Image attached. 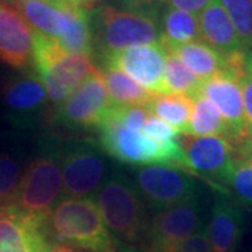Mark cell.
<instances>
[{"label": "cell", "instance_id": "cell-15", "mask_svg": "<svg viewBox=\"0 0 252 252\" xmlns=\"http://www.w3.org/2000/svg\"><path fill=\"white\" fill-rule=\"evenodd\" d=\"M46 221L11 206L0 207V252H41L48 241Z\"/></svg>", "mask_w": 252, "mask_h": 252}, {"label": "cell", "instance_id": "cell-40", "mask_svg": "<svg viewBox=\"0 0 252 252\" xmlns=\"http://www.w3.org/2000/svg\"><path fill=\"white\" fill-rule=\"evenodd\" d=\"M59 1H63V0H51V3H59Z\"/></svg>", "mask_w": 252, "mask_h": 252}, {"label": "cell", "instance_id": "cell-34", "mask_svg": "<svg viewBox=\"0 0 252 252\" xmlns=\"http://www.w3.org/2000/svg\"><path fill=\"white\" fill-rule=\"evenodd\" d=\"M212 1L213 0H168L167 6H171L174 9L188 11L190 14L198 16L199 13L205 9L207 4H210Z\"/></svg>", "mask_w": 252, "mask_h": 252}, {"label": "cell", "instance_id": "cell-11", "mask_svg": "<svg viewBox=\"0 0 252 252\" xmlns=\"http://www.w3.org/2000/svg\"><path fill=\"white\" fill-rule=\"evenodd\" d=\"M97 129L99 130V146L118 161L132 165L164 164L160 144L143 133L129 130L107 119L101 121Z\"/></svg>", "mask_w": 252, "mask_h": 252}, {"label": "cell", "instance_id": "cell-3", "mask_svg": "<svg viewBox=\"0 0 252 252\" xmlns=\"http://www.w3.org/2000/svg\"><path fill=\"white\" fill-rule=\"evenodd\" d=\"M144 200L122 174H114L98 189V205L109 230L126 243H136L146 235L149 219Z\"/></svg>", "mask_w": 252, "mask_h": 252}, {"label": "cell", "instance_id": "cell-24", "mask_svg": "<svg viewBox=\"0 0 252 252\" xmlns=\"http://www.w3.org/2000/svg\"><path fill=\"white\" fill-rule=\"evenodd\" d=\"M56 41L67 54L91 56L94 46V32H93V17L90 11L76 9L72 6L69 28Z\"/></svg>", "mask_w": 252, "mask_h": 252}, {"label": "cell", "instance_id": "cell-37", "mask_svg": "<svg viewBox=\"0 0 252 252\" xmlns=\"http://www.w3.org/2000/svg\"><path fill=\"white\" fill-rule=\"evenodd\" d=\"M41 252H76L70 247L62 243H48Z\"/></svg>", "mask_w": 252, "mask_h": 252}, {"label": "cell", "instance_id": "cell-25", "mask_svg": "<svg viewBox=\"0 0 252 252\" xmlns=\"http://www.w3.org/2000/svg\"><path fill=\"white\" fill-rule=\"evenodd\" d=\"M192 115L187 135L223 136L227 139V125L217 108L200 93L192 97Z\"/></svg>", "mask_w": 252, "mask_h": 252}, {"label": "cell", "instance_id": "cell-22", "mask_svg": "<svg viewBox=\"0 0 252 252\" xmlns=\"http://www.w3.org/2000/svg\"><path fill=\"white\" fill-rule=\"evenodd\" d=\"M144 108L152 114V117L158 118L174 127L180 135L188 133L192 115V99L187 95H153Z\"/></svg>", "mask_w": 252, "mask_h": 252}, {"label": "cell", "instance_id": "cell-19", "mask_svg": "<svg viewBox=\"0 0 252 252\" xmlns=\"http://www.w3.org/2000/svg\"><path fill=\"white\" fill-rule=\"evenodd\" d=\"M14 6L31 28L55 39L62 36L70 24L72 6L64 0L59 3L14 0Z\"/></svg>", "mask_w": 252, "mask_h": 252}, {"label": "cell", "instance_id": "cell-21", "mask_svg": "<svg viewBox=\"0 0 252 252\" xmlns=\"http://www.w3.org/2000/svg\"><path fill=\"white\" fill-rule=\"evenodd\" d=\"M200 39L198 16L167 6L161 16L160 42L168 51Z\"/></svg>", "mask_w": 252, "mask_h": 252}, {"label": "cell", "instance_id": "cell-30", "mask_svg": "<svg viewBox=\"0 0 252 252\" xmlns=\"http://www.w3.org/2000/svg\"><path fill=\"white\" fill-rule=\"evenodd\" d=\"M143 132L147 137L153 139L156 142L172 140V139H177L180 135L174 127H171L168 124H165L164 121L156 117H149L143 127Z\"/></svg>", "mask_w": 252, "mask_h": 252}, {"label": "cell", "instance_id": "cell-23", "mask_svg": "<svg viewBox=\"0 0 252 252\" xmlns=\"http://www.w3.org/2000/svg\"><path fill=\"white\" fill-rule=\"evenodd\" d=\"M101 77L105 84L108 97L114 105L144 107L154 94L132 80L125 73L112 69H101Z\"/></svg>", "mask_w": 252, "mask_h": 252}, {"label": "cell", "instance_id": "cell-10", "mask_svg": "<svg viewBox=\"0 0 252 252\" xmlns=\"http://www.w3.org/2000/svg\"><path fill=\"white\" fill-rule=\"evenodd\" d=\"M111 105L112 102L99 69H97L56 107L54 118L56 122L67 127H98Z\"/></svg>", "mask_w": 252, "mask_h": 252}, {"label": "cell", "instance_id": "cell-1", "mask_svg": "<svg viewBox=\"0 0 252 252\" xmlns=\"http://www.w3.org/2000/svg\"><path fill=\"white\" fill-rule=\"evenodd\" d=\"M46 224L58 241L90 252H117L97 202L64 198L51 210Z\"/></svg>", "mask_w": 252, "mask_h": 252}, {"label": "cell", "instance_id": "cell-12", "mask_svg": "<svg viewBox=\"0 0 252 252\" xmlns=\"http://www.w3.org/2000/svg\"><path fill=\"white\" fill-rule=\"evenodd\" d=\"M63 192L67 198H86L98 188L105 175V162L95 149L86 144L64 149L59 158Z\"/></svg>", "mask_w": 252, "mask_h": 252}, {"label": "cell", "instance_id": "cell-13", "mask_svg": "<svg viewBox=\"0 0 252 252\" xmlns=\"http://www.w3.org/2000/svg\"><path fill=\"white\" fill-rule=\"evenodd\" d=\"M199 91L216 107L224 119L227 125V140L234 146H240L247 137V133L243 94L238 81L224 73H220L202 81Z\"/></svg>", "mask_w": 252, "mask_h": 252}, {"label": "cell", "instance_id": "cell-2", "mask_svg": "<svg viewBox=\"0 0 252 252\" xmlns=\"http://www.w3.org/2000/svg\"><path fill=\"white\" fill-rule=\"evenodd\" d=\"M32 64L45 86L48 99L61 105L97 69L91 56L67 54L58 41L32 28Z\"/></svg>", "mask_w": 252, "mask_h": 252}, {"label": "cell", "instance_id": "cell-6", "mask_svg": "<svg viewBox=\"0 0 252 252\" xmlns=\"http://www.w3.org/2000/svg\"><path fill=\"white\" fill-rule=\"evenodd\" d=\"M135 185L144 202L153 209H167L198 198V182L175 165L153 164L135 172Z\"/></svg>", "mask_w": 252, "mask_h": 252}, {"label": "cell", "instance_id": "cell-17", "mask_svg": "<svg viewBox=\"0 0 252 252\" xmlns=\"http://www.w3.org/2000/svg\"><path fill=\"white\" fill-rule=\"evenodd\" d=\"M243 233V213L225 198L215 202L207 223L206 237L213 252H234Z\"/></svg>", "mask_w": 252, "mask_h": 252}, {"label": "cell", "instance_id": "cell-28", "mask_svg": "<svg viewBox=\"0 0 252 252\" xmlns=\"http://www.w3.org/2000/svg\"><path fill=\"white\" fill-rule=\"evenodd\" d=\"M224 185L233 190V195L241 205L252 207V164L235 158Z\"/></svg>", "mask_w": 252, "mask_h": 252}, {"label": "cell", "instance_id": "cell-31", "mask_svg": "<svg viewBox=\"0 0 252 252\" xmlns=\"http://www.w3.org/2000/svg\"><path fill=\"white\" fill-rule=\"evenodd\" d=\"M238 84L243 94L245 133H247V137H252V77L245 74L243 79L238 81Z\"/></svg>", "mask_w": 252, "mask_h": 252}, {"label": "cell", "instance_id": "cell-5", "mask_svg": "<svg viewBox=\"0 0 252 252\" xmlns=\"http://www.w3.org/2000/svg\"><path fill=\"white\" fill-rule=\"evenodd\" d=\"M61 165L54 157H39L23 172L9 205L27 216L46 221L62 193Z\"/></svg>", "mask_w": 252, "mask_h": 252}, {"label": "cell", "instance_id": "cell-29", "mask_svg": "<svg viewBox=\"0 0 252 252\" xmlns=\"http://www.w3.org/2000/svg\"><path fill=\"white\" fill-rule=\"evenodd\" d=\"M21 167L9 154L0 156V207L9 205L21 180Z\"/></svg>", "mask_w": 252, "mask_h": 252}, {"label": "cell", "instance_id": "cell-41", "mask_svg": "<svg viewBox=\"0 0 252 252\" xmlns=\"http://www.w3.org/2000/svg\"><path fill=\"white\" fill-rule=\"evenodd\" d=\"M0 1H4V0H0Z\"/></svg>", "mask_w": 252, "mask_h": 252}, {"label": "cell", "instance_id": "cell-39", "mask_svg": "<svg viewBox=\"0 0 252 252\" xmlns=\"http://www.w3.org/2000/svg\"><path fill=\"white\" fill-rule=\"evenodd\" d=\"M23 1H48V3H51V0H23Z\"/></svg>", "mask_w": 252, "mask_h": 252}, {"label": "cell", "instance_id": "cell-16", "mask_svg": "<svg viewBox=\"0 0 252 252\" xmlns=\"http://www.w3.org/2000/svg\"><path fill=\"white\" fill-rule=\"evenodd\" d=\"M0 93L4 107L17 122H30L38 117L48 101L45 86L36 74L7 79Z\"/></svg>", "mask_w": 252, "mask_h": 252}, {"label": "cell", "instance_id": "cell-20", "mask_svg": "<svg viewBox=\"0 0 252 252\" xmlns=\"http://www.w3.org/2000/svg\"><path fill=\"white\" fill-rule=\"evenodd\" d=\"M167 52L177 56L181 63L200 81L207 80L223 72V56L203 41L175 46Z\"/></svg>", "mask_w": 252, "mask_h": 252}, {"label": "cell", "instance_id": "cell-7", "mask_svg": "<svg viewBox=\"0 0 252 252\" xmlns=\"http://www.w3.org/2000/svg\"><path fill=\"white\" fill-rule=\"evenodd\" d=\"M178 143L185 154L187 171L224 185L237 158L233 144L225 137L184 133L178 136Z\"/></svg>", "mask_w": 252, "mask_h": 252}, {"label": "cell", "instance_id": "cell-26", "mask_svg": "<svg viewBox=\"0 0 252 252\" xmlns=\"http://www.w3.org/2000/svg\"><path fill=\"white\" fill-rule=\"evenodd\" d=\"M200 84L202 81L195 74L189 72L177 56L167 52L161 95L178 94V95L192 97L195 93L199 91Z\"/></svg>", "mask_w": 252, "mask_h": 252}, {"label": "cell", "instance_id": "cell-14", "mask_svg": "<svg viewBox=\"0 0 252 252\" xmlns=\"http://www.w3.org/2000/svg\"><path fill=\"white\" fill-rule=\"evenodd\" d=\"M0 62L17 70L32 64V28L7 1H0Z\"/></svg>", "mask_w": 252, "mask_h": 252}, {"label": "cell", "instance_id": "cell-18", "mask_svg": "<svg viewBox=\"0 0 252 252\" xmlns=\"http://www.w3.org/2000/svg\"><path fill=\"white\" fill-rule=\"evenodd\" d=\"M200 39L221 56L244 49L220 0H213L198 14Z\"/></svg>", "mask_w": 252, "mask_h": 252}, {"label": "cell", "instance_id": "cell-36", "mask_svg": "<svg viewBox=\"0 0 252 252\" xmlns=\"http://www.w3.org/2000/svg\"><path fill=\"white\" fill-rule=\"evenodd\" d=\"M64 1H66L67 4L73 6V7H76V9L90 11V10L98 3L99 0H64Z\"/></svg>", "mask_w": 252, "mask_h": 252}, {"label": "cell", "instance_id": "cell-27", "mask_svg": "<svg viewBox=\"0 0 252 252\" xmlns=\"http://www.w3.org/2000/svg\"><path fill=\"white\" fill-rule=\"evenodd\" d=\"M244 49L252 48V0H220Z\"/></svg>", "mask_w": 252, "mask_h": 252}, {"label": "cell", "instance_id": "cell-8", "mask_svg": "<svg viewBox=\"0 0 252 252\" xmlns=\"http://www.w3.org/2000/svg\"><path fill=\"white\" fill-rule=\"evenodd\" d=\"M203 209L198 198L160 210L149 220L146 241L150 252H170L184 240L199 233Z\"/></svg>", "mask_w": 252, "mask_h": 252}, {"label": "cell", "instance_id": "cell-38", "mask_svg": "<svg viewBox=\"0 0 252 252\" xmlns=\"http://www.w3.org/2000/svg\"><path fill=\"white\" fill-rule=\"evenodd\" d=\"M245 64H247V74L252 77V48L248 52H245Z\"/></svg>", "mask_w": 252, "mask_h": 252}, {"label": "cell", "instance_id": "cell-9", "mask_svg": "<svg viewBox=\"0 0 252 252\" xmlns=\"http://www.w3.org/2000/svg\"><path fill=\"white\" fill-rule=\"evenodd\" d=\"M167 51L161 42L132 46L127 49L102 54L104 69L119 70L139 83L154 95L162 94V79Z\"/></svg>", "mask_w": 252, "mask_h": 252}, {"label": "cell", "instance_id": "cell-32", "mask_svg": "<svg viewBox=\"0 0 252 252\" xmlns=\"http://www.w3.org/2000/svg\"><path fill=\"white\" fill-rule=\"evenodd\" d=\"M167 1L168 0H122L126 10H132L156 18L158 16V11L164 6H167Z\"/></svg>", "mask_w": 252, "mask_h": 252}, {"label": "cell", "instance_id": "cell-35", "mask_svg": "<svg viewBox=\"0 0 252 252\" xmlns=\"http://www.w3.org/2000/svg\"><path fill=\"white\" fill-rule=\"evenodd\" d=\"M237 158L252 164V137H247L237 146Z\"/></svg>", "mask_w": 252, "mask_h": 252}, {"label": "cell", "instance_id": "cell-33", "mask_svg": "<svg viewBox=\"0 0 252 252\" xmlns=\"http://www.w3.org/2000/svg\"><path fill=\"white\" fill-rule=\"evenodd\" d=\"M170 252H213L205 233H195L184 240Z\"/></svg>", "mask_w": 252, "mask_h": 252}, {"label": "cell", "instance_id": "cell-4", "mask_svg": "<svg viewBox=\"0 0 252 252\" xmlns=\"http://www.w3.org/2000/svg\"><path fill=\"white\" fill-rule=\"evenodd\" d=\"M93 32L101 54L160 42L157 18L111 6L97 10L93 20Z\"/></svg>", "mask_w": 252, "mask_h": 252}]
</instances>
